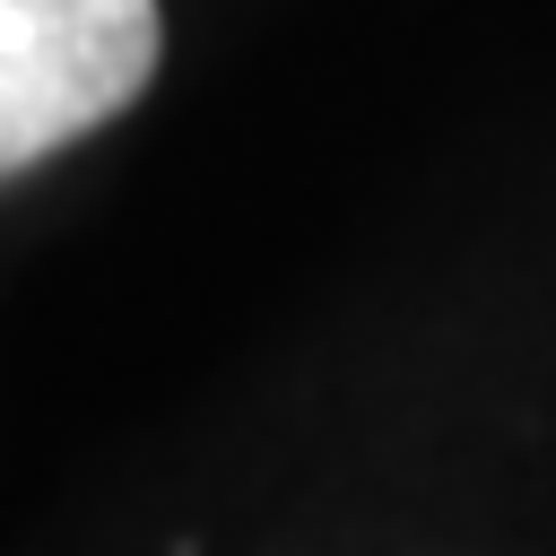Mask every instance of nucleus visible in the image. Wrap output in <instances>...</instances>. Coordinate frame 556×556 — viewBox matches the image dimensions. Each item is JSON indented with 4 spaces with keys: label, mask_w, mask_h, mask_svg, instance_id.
Wrapping results in <instances>:
<instances>
[{
    "label": "nucleus",
    "mask_w": 556,
    "mask_h": 556,
    "mask_svg": "<svg viewBox=\"0 0 556 556\" xmlns=\"http://www.w3.org/2000/svg\"><path fill=\"white\" fill-rule=\"evenodd\" d=\"M156 52V0H0V182L130 113Z\"/></svg>",
    "instance_id": "nucleus-1"
}]
</instances>
